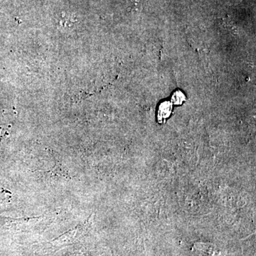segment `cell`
<instances>
[{
  "mask_svg": "<svg viewBox=\"0 0 256 256\" xmlns=\"http://www.w3.org/2000/svg\"><path fill=\"white\" fill-rule=\"evenodd\" d=\"M172 111V104L169 101H164L162 104H160L158 112V120L160 124H163L168 118Z\"/></svg>",
  "mask_w": 256,
  "mask_h": 256,
  "instance_id": "cell-1",
  "label": "cell"
},
{
  "mask_svg": "<svg viewBox=\"0 0 256 256\" xmlns=\"http://www.w3.org/2000/svg\"><path fill=\"white\" fill-rule=\"evenodd\" d=\"M185 100H186V97L184 95L182 92L178 90L173 94L172 97V104L178 106L181 105Z\"/></svg>",
  "mask_w": 256,
  "mask_h": 256,
  "instance_id": "cell-2",
  "label": "cell"
}]
</instances>
